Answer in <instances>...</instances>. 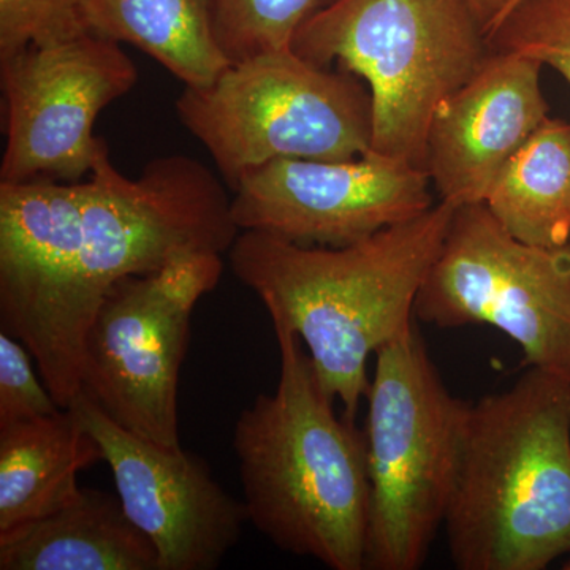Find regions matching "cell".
I'll use <instances>...</instances> for the list:
<instances>
[{
	"mask_svg": "<svg viewBox=\"0 0 570 570\" xmlns=\"http://www.w3.org/2000/svg\"><path fill=\"white\" fill-rule=\"evenodd\" d=\"M239 232L223 183L193 157H159L132 179L105 142L88 181L0 183V328L69 409L86 332L112 285L227 253Z\"/></svg>",
	"mask_w": 570,
	"mask_h": 570,
	"instance_id": "6da1fadb",
	"label": "cell"
},
{
	"mask_svg": "<svg viewBox=\"0 0 570 570\" xmlns=\"http://www.w3.org/2000/svg\"><path fill=\"white\" fill-rule=\"evenodd\" d=\"M455 209L439 200L415 219L343 247L243 230L228 250L234 275L261 298L273 325L302 340L347 419L370 389V356L414 324L415 299Z\"/></svg>",
	"mask_w": 570,
	"mask_h": 570,
	"instance_id": "7a4b0ae2",
	"label": "cell"
},
{
	"mask_svg": "<svg viewBox=\"0 0 570 570\" xmlns=\"http://www.w3.org/2000/svg\"><path fill=\"white\" fill-rule=\"evenodd\" d=\"M281 374L234 430L247 521L273 546L332 570H366L365 431L337 417L302 340L273 325Z\"/></svg>",
	"mask_w": 570,
	"mask_h": 570,
	"instance_id": "3957f363",
	"label": "cell"
},
{
	"mask_svg": "<svg viewBox=\"0 0 570 570\" xmlns=\"http://www.w3.org/2000/svg\"><path fill=\"white\" fill-rule=\"evenodd\" d=\"M460 570H543L570 553V381L528 367L469 404L444 520Z\"/></svg>",
	"mask_w": 570,
	"mask_h": 570,
	"instance_id": "277c9868",
	"label": "cell"
},
{
	"mask_svg": "<svg viewBox=\"0 0 570 570\" xmlns=\"http://www.w3.org/2000/svg\"><path fill=\"white\" fill-rule=\"evenodd\" d=\"M292 50L366 82L371 151L425 168L431 119L490 58L468 0H333L296 31Z\"/></svg>",
	"mask_w": 570,
	"mask_h": 570,
	"instance_id": "5b68a950",
	"label": "cell"
},
{
	"mask_svg": "<svg viewBox=\"0 0 570 570\" xmlns=\"http://www.w3.org/2000/svg\"><path fill=\"white\" fill-rule=\"evenodd\" d=\"M365 400L366 569L417 570L444 527L469 403L445 387L415 324L376 352Z\"/></svg>",
	"mask_w": 570,
	"mask_h": 570,
	"instance_id": "8992f818",
	"label": "cell"
},
{
	"mask_svg": "<svg viewBox=\"0 0 570 570\" xmlns=\"http://www.w3.org/2000/svg\"><path fill=\"white\" fill-rule=\"evenodd\" d=\"M176 111L232 190L273 160H352L373 145L370 89L292 48L232 63L204 88L184 86Z\"/></svg>",
	"mask_w": 570,
	"mask_h": 570,
	"instance_id": "52a82bcc",
	"label": "cell"
},
{
	"mask_svg": "<svg viewBox=\"0 0 570 570\" xmlns=\"http://www.w3.org/2000/svg\"><path fill=\"white\" fill-rule=\"evenodd\" d=\"M414 313L439 328L494 326L524 365L570 381V243L528 245L485 205L459 206Z\"/></svg>",
	"mask_w": 570,
	"mask_h": 570,
	"instance_id": "ba28073f",
	"label": "cell"
},
{
	"mask_svg": "<svg viewBox=\"0 0 570 570\" xmlns=\"http://www.w3.org/2000/svg\"><path fill=\"white\" fill-rule=\"evenodd\" d=\"M223 254L186 255L118 281L100 303L81 360V392L119 426L181 449L178 381L198 299L223 276Z\"/></svg>",
	"mask_w": 570,
	"mask_h": 570,
	"instance_id": "9c48e42d",
	"label": "cell"
},
{
	"mask_svg": "<svg viewBox=\"0 0 570 570\" xmlns=\"http://www.w3.org/2000/svg\"><path fill=\"white\" fill-rule=\"evenodd\" d=\"M137 80L121 43L89 31L0 59L6 118L0 183H75L91 175L105 146L94 135L97 116Z\"/></svg>",
	"mask_w": 570,
	"mask_h": 570,
	"instance_id": "30bf717a",
	"label": "cell"
},
{
	"mask_svg": "<svg viewBox=\"0 0 570 570\" xmlns=\"http://www.w3.org/2000/svg\"><path fill=\"white\" fill-rule=\"evenodd\" d=\"M425 168L370 151L358 159H279L234 189L239 230L302 246L343 247L433 208Z\"/></svg>",
	"mask_w": 570,
	"mask_h": 570,
	"instance_id": "8fae6325",
	"label": "cell"
},
{
	"mask_svg": "<svg viewBox=\"0 0 570 570\" xmlns=\"http://www.w3.org/2000/svg\"><path fill=\"white\" fill-rule=\"evenodd\" d=\"M69 411L102 450L124 510L159 551L160 570L219 568L242 538L245 502L204 460L130 433L81 390Z\"/></svg>",
	"mask_w": 570,
	"mask_h": 570,
	"instance_id": "7c38bea8",
	"label": "cell"
},
{
	"mask_svg": "<svg viewBox=\"0 0 570 570\" xmlns=\"http://www.w3.org/2000/svg\"><path fill=\"white\" fill-rule=\"evenodd\" d=\"M542 67L519 52L493 51L463 88L439 104L425 160L439 200L456 208L485 204L510 157L549 118Z\"/></svg>",
	"mask_w": 570,
	"mask_h": 570,
	"instance_id": "4fadbf2b",
	"label": "cell"
},
{
	"mask_svg": "<svg viewBox=\"0 0 570 570\" xmlns=\"http://www.w3.org/2000/svg\"><path fill=\"white\" fill-rule=\"evenodd\" d=\"M0 570H160L118 493L81 489L43 519L0 532Z\"/></svg>",
	"mask_w": 570,
	"mask_h": 570,
	"instance_id": "5bb4252c",
	"label": "cell"
},
{
	"mask_svg": "<svg viewBox=\"0 0 570 570\" xmlns=\"http://www.w3.org/2000/svg\"><path fill=\"white\" fill-rule=\"evenodd\" d=\"M104 461L69 409L0 426V532L43 519L80 493L78 472Z\"/></svg>",
	"mask_w": 570,
	"mask_h": 570,
	"instance_id": "9a60e30c",
	"label": "cell"
},
{
	"mask_svg": "<svg viewBox=\"0 0 570 570\" xmlns=\"http://www.w3.org/2000/svg\"><path fill=\"white\" fill-rule=\"evenodd\" d=\"M86 31L140 48L187 88L212 85L228 67L208 0H81Z\"/></svg>",
	"mask_w": 570,
	"mask_h": 570,
	"instance_id": "2e32d148",
	"label": "cell"
},
{
	"mask_svg": "<svg viewBox=\"0 0 570 570\" xmlns=\"http://www.w3.org/2000/svg\"><path fill=\"white\" fill-rule=\"evenodd\" d=\"M510 235L532 246L570 243V124L547 118L510 157L485 204Z\"/></svg>",
	"mask_w": 570,
	"mask_h": 570,
	"instance_id": "e0dca14e",
	"label": "cell"
},
{
	"mask_svg": "<svg viewBox=\"0 0 570 570\" xmlns=\"http://www.w3.org/2000/svg\"><path fill=\"white\" fill-rule=\"evenodd\" d=\"M333 0H208L214 33L232 63L291 50L303 22Z\"/></svg>",
	"mask_w": 570,
	"mask_h": 570,
	"instance_id": "ac0fdd59",
	"label": "cell"
},
{
	"mask_svg": "<svg viewBox=\"0 0 570 570\" xmlns=\"http://www.w3.org/2000/svg\"><path fill=\"white\" fill-rule=\"evenodd\" d=\"M491 50L519 52L570 85V0H519L487 33Z\"/></svg>",
	"mask_w": 570,
	"mask_h": 570,
	"instance_id": "d6986e66",
	"label": "cell"
},
{
	"mask_svg": "<svg viewBox=\"0 0 570 570\" xmlns=\"http://www.w3.org/2000/svg\"><path fill=\"white\" fill-rule=\"evenodd\" d=\"M81 0H0V59L86 31Z\"/></svg>",
	"mask_w": 570,
	"mask_h": 570,
	"instance_id": "ffe728a7",
	"label": "cell"
},
{
	"mask_svg": "<svg viewBox=\"0 0 570 570\" xmlns=\"http://www.w3.org/2000/svg\"><path fill=\"white\" fill-rule=\"evenodd\" d=\"M33 363L21 341L0 332V426L62 411L37 376Z\"/></svg>",
	"mask_w": 570,
	"mask_h": 570,
	"instance_id": "44dd1931",
	"label": "cell"
},
{
	"mask_svg": "<svg viewBox=\"0 0 570 570\" xmlns=\"http://www.w3.org/2000/svg\"><path fill=\"white\" fill-rule=\"evenodd\" d=\"M468 2L474 10L475 17L479 18L483 31L489 33L512 9L515 0H468Z\"/></svg>",
	"mask_w": 570,
	"mask_h": 570,
	"instance_id": "7402d4cb",
	"label": "cell"
},
{
	"mask_svg": "<svg viewBox=\"0 0 570 570\" xmlns=\"http://www.w3.org/2000/svg\"><path fill=\"white\" fill-rule=\"evenodd\" d=\"M564 569H566V570H570V560H569L568 562H566V564H564Z\"/></svg>",
	"mask_w": 570,
	"mask_h": 570,
	"instance_id": "603a6c76",
	"label": "cell"
},
{
	"mask_svg": "<svg viewBox=\"0 0 570 570\" xmlns=\"http://www.w3.org/2000/svg\"><path fill=\"white\" fill-rule=\"evenodd\" d=\"M517 2H519V0H515V3H517ZM515 3H513V6H515ZM513 6H512V7H513ZM509 11H510V10H509ZM509 11H508V13H509ZM508 13H505V14H508Z\"/></svg>",
	"mask_w": 570,
	"mask_h": 570,
	"instance_id": "cb8c5ba5",
	"label": "cell"
}]
</instances>
